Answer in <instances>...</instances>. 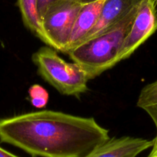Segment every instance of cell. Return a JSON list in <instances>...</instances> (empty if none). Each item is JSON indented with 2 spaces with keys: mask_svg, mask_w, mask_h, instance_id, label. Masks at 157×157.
I'll list each match as a JSON object with an SVG mask.
<instances>
[{
  "mask_svg": "<svg viewBox=\"0 0 157 157\" xmlns=\"http://www.w3.org/2000/svg\"><path fill=\"white\" fill-rule=\"evenodd\" d=\"M157 0H143L126 36L120 60L126 59L157 30Z\"/></svg>",
  "mask_w": 157,
  "mask_h": 157,
  "instance_id": "obj_5",
  "label": "cell"
},
{
  "mask_svg": "<svg viewBox=\"0 0 157 157\" xmlns=\"http://www.w3.org/2000/svg\"><path fill=\"white\" fill-rule=\"evenodd\" d=\"M137 106L149 115L157 132V80L142 89L137 100Z\"/></svg>",
  "mask_w": 157,
  "mask_h": 157,
  "instance_id": "obj_10",
  "label": "cell"
},
{
  "mask_svg": "<svg viewBox=\"0 0 157 157\" xmlns=\"http://www.w3.org/2000/svg\"><path fill=\"white\" fill-rule=\"evenodd\" d=\"M29 94L32 105L36 108H44L49 101V93L43 86L38 84H35L30 87Z\"/></svg>",
  "mask_w": 157,
  "mask_h": 157,
  "instance_id": "obj_11",
  "label": "cell"
},
{
  "mask_svg": "<svg viewBox=\"0 0 157 157\" xmlns=\"http://www.w3.org/2000/svg\"><path fill=\"white\" fill-rule=\"evenodd\" d=\"M109 139L93 117L41 110L0 119V142L33 157H83Z\"/></svg>",
  "mask_w": 157,
  "mask_h": 157,
  "instance_id": "obj_1",
  "label": "cell"
},
{
  "mask_svg": "<svg viewBox=\"0 0 157 157\" xmlns=\"http://www.w3.org/2000/svg\"><path fill=\"white\" fill-rule=\"evenodd\" d=\"M69 1H72V2H75L76 3L81 4V5H86V4L92 3V2H95L96 1H99V0H69Z\"/></svg>",
  "mask_w": 157,
  "mask_h": 157,
  "instance_id": "obj_15",
  "label": "cell"
},
{
  "mask_svg": "<svg viewBox=\"0 0 157 157\" xmlns=\"http://www.w3.org/2000/svg\"><path fill=\"white\" fill-rule=\"evenodd\" d=\"M18 4L22 15V22L25 27L43 43H46L41 19L38 10V0H19Z\"/></svg>",
  "mask_w": 157,
  "mask_h": 157,
  "instance_id": "obj_9",
  "label": "cell"
},
{
  "mask_svg": "<svg viewBox=\"0 0 157 157\" xmlns=\"http://www.w3.org/2000/svg\"><path fill=\"white\" fill-rule=\"evenodd\" d=\"M57 0H38V10L40 19L44 16L47 9Z\"/></svg>",
  "mask_w": 157,
  "mask_h": 157,
  "instance_id": "obj_12",
  "label": "cell"
},
{
  "mask_svg": "<svg viewBox=\"0 0 157 157\" xmlns=\"http://www.w3.org/2000/svg\"><path fill=\"white\" fill-rule=\"evenodd\" d=\"M153 141L143 138L123 136L110 138L83 157H136L152 148Z\"/></svg>",
  "mask_w": 157,
  "mask_h": 157,
  "instance_id": "obj_6",
  "label": "cell"
},
{
  "mask_svg": "<svg viewBox=\"0 0 157 157\" xmlns=\"http://www.w3.org/2000/svg\"><path fill=\"white\" fill-rule=\"evenodd\" d=\"M0 157H19L0 147Z\"/></svg>",
  "mask_w": 157,
  "mask_h": 157,
  "instance_id": "obj_14",
  "label": "cell"
},
{
  "mask_svg": "<svg viewBox=\"0 0 157 157\" xmlns=\"http://www.w3.org/2000/svg\"><path fill=\"white\" fill-rule=\"evenodd\" d=\"M33 62L38 73L62 94L78 96L88 90L90 79L85 71L77 63L63 59L53 48L39 49L33 55Z\"/></svg>",
  "mask_w": 157,
  "mask_h": 157,
  "instance_id": "obj_3",
  "label": "cell"
},
{
  "mask_svg": "<svg viewBox=\"0 0 157 157\" xmlns=\"http://www.w3.org/2000/svg\"><path fill=\"white\" fill-rule=\"evenodd\" d=\"M104 2L105 0H99L82 6L75 19L64 53L67 54L69 51L82 43L84 38L95 26L100 16Z\"/></svg>",
  "mask_w": 157,
  "mask_h": 157,
  "instance_id": "obj_8",
  "label": "cell"
},
{
  "mask_svg": "<svg viewBox=\"0 0 157 157\" xmlns=\"http://www.w3.org/2000/svg\"><path fill=\"white\" fill-rule=\"evenodd\" d=\"M152 141H153V144L152 146V150L147 157H157V136H155V138L152 140Z\"/></svg>",
  "mask_w": 157,
  "mask_h": 157,
  "instance_id": "obj_13",
  "label": "cell"
},
{
  "mask_svg": "<svg viewBox=\"0 0 157 157\" xmlns=\"http://www.w3.org/2000/svg\"><path fill=\"white\" fill-rule=\"evenodd\" d=\"M82 6L69 0H57L47 9L41 19L46 44L64 52Z\"/></svg>",
  "mask_w": 157,
  "mask_h": 157,
  "instance_id": "obj_4",
  "label": "cell"
},
{
  "mask_svg": "<svg viewBox=\"0 0 157 157\" xmlns=\"http://www.w3.org/2000/svg\"><path fill=\"white\" fill-rule=\"evenodd\" d=\"M139 9L97 36L82 42L68 52L71 59L80 66L89 79H93L120 62L123 43Z\"/></svg>",
  "mask_w": 157,
  "mask_h": 157,
  "instance_id": "obj_2",
  "label": "cell"
},
{
  "mask_svg": "<svg viewBox=\"0 0 157 157\" xmlns=\"http://www.w3.org/2000/svg\"><path fill=\"white\" fill-rule=\"evenodd\" d=\"M143 1V0H105L97 22L84 38L82 42L96 37L124 19L132 11L140 8Z\"/></svg>",
  "mask_w": 157,
  "mask_h": 157,
  "instance_id": "obj_7",
  "label": "cell"
}]
</instances>
